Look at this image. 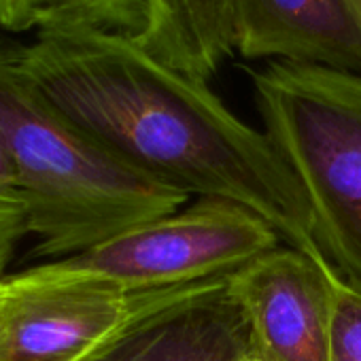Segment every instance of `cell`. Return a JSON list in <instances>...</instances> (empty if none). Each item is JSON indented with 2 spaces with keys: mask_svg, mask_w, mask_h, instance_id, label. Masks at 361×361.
Returning a JSON list of instances; mask_svg holds the SVG:
<instances>
[{
  "mask_svg": "<svg viewBox=\"0 0 361 361\" xmlns=\"http://www.w3.org/2000/svg\"><path fill=\"white\" fill-rule=\"evenodd\" d=\"M279 240L276 230L257 213L228 200L200 198L56 264L138 293L230 274L276 249Z\"/></svg>",
  "mask_w": 361,
  "mask_h": 361,
  "instance_id": "cell-4",
  "label": "cell"
},
{
  "mask_svg": "<svg viewBox=\"0 0 361 361\" xmlns=\"http://www.w3.org/2000/svg\"><path fill=\"white\" fill-rule=\"evenodd\" d=\"M24 66L68 121L130 168L190 198L240 204L289 247L327 259L291 168L209 83L128 37L83 28L39 30L24 45Z\"/></svg>",
  "mask_w": 361,
  "mask_h": 361,
  "instance_id": "cell-1",
  "label": "cell"
},
{
  "mask_svg": "<svg viewBox=\"0 0 361 361\" xmlns=\"http://www.w3.org/2000/svg\"><path fill=\"white\" fill-rule=\"evenodd\" d=\"M0 302H3V281H0Z\"/></svg>",
  "mask_w": 361,
  "mask_h": 361,
  "instance_id": "cell-14",
  "label": "cell"
},
{
  "mask_svg": "<svg viewBox=\"0 0 361 361\" xmlns=\"http://www.w3.org/2000/svg\"><path fill=\"white\" fill-rule=\"evenodd\" d=\"M230 13L245 60L361 75V28L344 0H230Z\"/></svg>",
  "mask_w": 361,
  "mask_h": 361,
  "instance_id": "cell-8",
  "label": "cell"
},
{
  "mask_svg": "<svg viewBox=\"0 0 361 361\" xmlns=\"http://www.w3.org/2000/svg\"><path fill=\"white\" fill-rule=\"evenodd\" d=\"M230 274L172 289L79 361H266Z\"/></svg>",
  "mask_w": 361,
  "mask_h": 361,
  "instance_id": "cell-6",
  "label": "cell"
},
{
  "mask_svg": "<svg viewBox=\"0 0 361 361\" xmlns=\"http://www.w3.org/2000/svg\"><path fill=\"white\" fill-rule=\"evenodd\" d=\"M344 5L348 7V11L355 18L357 26L361 28V0H344Z\"/></svg>",
  "mask_w": 361,
  "mask_h": 361,
  "instance_id": "cell-13",
  "label": "cell"
},
{
  "mask_svg": "<svg viewBox=\"0 0 361 361\" xmlns=\"http://www.w3.org/2000/svg\"><path fill=\"white\" fill-rule=\"evenodd\" d=\"M334 285V319L329 338V361H361V287L338 270Z\"/></svg>",
  "mask_w": 361,
  "mask_h": 361,
  "instance_id": "cell-11",
  "label": "cell"
},
{
  "mask_svg": "<svg viewBox=\"0 0 361 361\" xmlns=\"http://www.w3.org/2000/svg\"><path fill=\"white\" fill-rule=\"evenodd\" d=\"M334 266L300 249H270L230 274L266 361H329Z\"/></svg>",
  "mask_w": 361,
  "mask_h": 361,
  "instance_id": "cell-7",
  "label": "cell"
},
{
  "mask_svg": "<svg viewBox=\"0 0 361 361\" xmlns=\"http://www.w3.org/2000/svg\"><path fill=\"white\" fill-rule=\"evenodd\" d=\"M149 3V26L132 41L170 68L209 83L234 51L230 0Z\"/></svg>",
  "mask_w": 361,
  "mask_h": 361,
  "instance_id": "cell-9",
  "label": "cell"
},
{
  "mask_svg": "<svg viewBox=\"0 0 361 361\" xmlns=\"http://www.w3.org/2000/svg\"><path fill=\"white\" fill-rule=\"evenodd\" d=\"M30 234L24 200L20 196L11 161L0 145V281L7 279V268L24 236Z\"/></svg>",
  "mask_w": 361,
  "mask_h": 361,
  "instance_id": "cell-12",
  "label": "cell"
},
{
  "mask_svg": "<svg viewBox=\"0 0 361 361\" xmlns=\"http://www.w3.org/2000/svg\"><path fill=\"white\" fill-rule=\"evenodd\" d=\"M24 45L0 30V145L39 238L37 255H79L190 202L68 121L28 75Z\"/></svg>",
  "mask_w": 361,
  "mask_h": 361,
  "instance_id": "cell-2",
  "label": "cell"
},
{
  "mask_svg": "<svg viewBox=\"0 0 361 361\" xmlns=\"http://www.w3.org/2000/svg\"><path fill=\"white\" fill-rule=\"evenodd\" d=\"M172 289L128 293L56 262L9 274L0 302V361H79Z\"/></svg>",
  "mask_w": 361,
  "mask_h": 361,
  "instance_id": "cell-5",
  "label": "cell"
},
{
  "mask_svg": "<svg viewBox=\"0 0 361 361\" xmlns=\"http://www.w3.org/2000/svg\"><path fill=\"white\" fill-rule=\"evenodd\" d=\"M149 0H3L0 30L7 35L83 28L138 39L149 26Z\"/></svg>",
  "mask_w": 361,
  "mask_h": 361,
  "instance_id": "cell-10",
  "label": "cell"
},
{
  "mask_svg": "<svg viewBox=\"0 0 361 361\" xmlns=\"http://www.w3.org/2000/svg\"><path fill=\"white\" fill-rule=\"evenodd\" d=\"M251 81L264 132L306 194L325 257L361 287V75L270 62Z\"/></svg>",
  "mask_w": 361,
  "mask_h": 361,
  "instance_id": "cell-3",
  "label": "cell"
},
{
  "mask_svg": "<svg viewBox=\"0 0 361 361\" xmlns=\"http://www.w3.org/2000/svg\"><path fill=\"white\" fill-rule=\"evenodd\" d=\"M0 5H3V0H0Z\"/></svg>",
  "mask_w": 361,
  "mask_h": 361,
  "instance_id": "cell-15",
  "label": "cell"
}]
</instances>
